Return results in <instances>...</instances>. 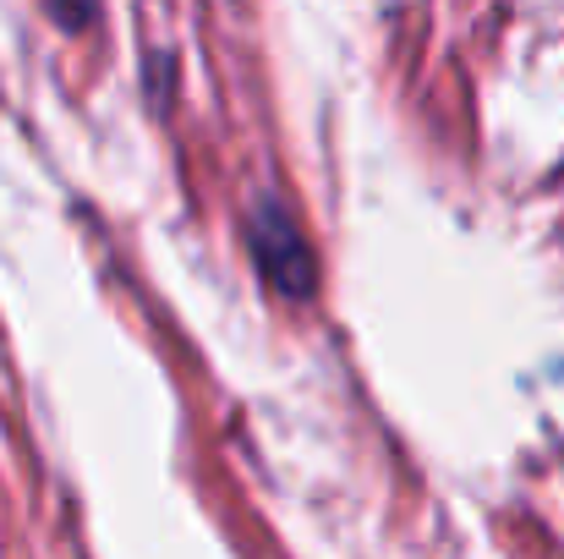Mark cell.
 <instances>
[{"instance_id":"obj_1","label":"cell","mask_w":564,"mask_h":559,"mask_svg":"<svg viewBox=\"0 0 564 559\" xmlns=\"http://www.w3.org/2000/svg\"><path fill=\"white\" fill-rule=\"evenodd\" d=\"M247 247H252L263 280L280 297H291V302L313 297L318 264H313V247H307V236H302V225H296V214L280 192H258L247 203Z\"/></svg>"}]
</instances>
